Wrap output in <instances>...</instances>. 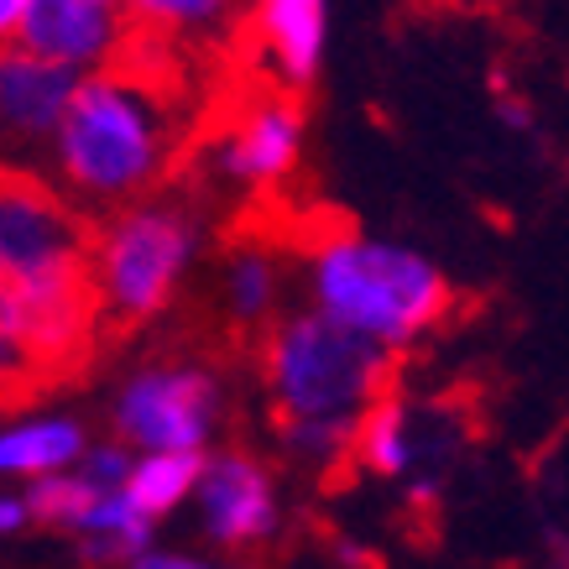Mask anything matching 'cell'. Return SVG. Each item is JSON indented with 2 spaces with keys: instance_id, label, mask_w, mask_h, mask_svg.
<instances>
[{
  "instance_id": "12",
  "label": "cell",
  "mask_w": 569,
  "mask_h": 569,
  "mask_svg": "<svg viewBox=\"0 0 569 569\" xmlns=\"http://www.w3.org/2000/svg\"><path fill=\"white\" fill-rule=\"evenodd\" d=\"M126 11L147 32L173 37L178 48L224 42V37L246 32V17H251V11H241V0H126Z\"/></svg>"
},
{
  "instance_id": "14",
  "label": "cell",
  "mask_w": 569,
  "mask_h": 569,
  "mask_svg": "<svg viewBox=\"0 0 569 569\" xmlns=\"http://www.w3.org/2000/svg\"><path fill=\"white\" fill-rule=\"evenodd\" d=\"M84 460V429L73 418H32V423H11L0 433V470L6 476H48V470H69Z\"/></svg>"
},
{
  "instance_id": "17",
  "label": "cell",
  "mask_w": 569,
  "mask_h": 569,
  "mask_svg": "<svg viewBox=\"0 0 569 569\" xmlns=\"http://www.w3.org/2000/svg\"><path fill=\"white\" fill-rule=\"evenodd\" d=\"M272 298H277V272L267 251L236 246L230 267H224V313L236 325H267L272 319Z\"/></svg>"
},
{
  "instance_id": "21",
  "label": "cell",
  "mask_w": 569,
  "mask_h": 569,
  "mask_svg": "<svg viewBox=\"0 0 569 569\" xmlns=\"http://www.w3.org/2000/svg\"><path fill=\"white\" fill-rule=\"evenodd\" d=\"M137 565H141V569H189L193 559H183V553H157V549H147Z\"/></svg>"
},
{
  "instance_id": "2",
  "label": "cell",
  "mask_w": 569,
  "mask_h": 569,
  "mask_svg": "<svg viewBox=\"0 0 569 569\" xmlns=\"http://www.w3.org/2000/svg\"><path fill=\"white\" fill-rule=\"evenodd\" d=\"M141 48L147 58L126 48L110 69L84 73L48 141L58 189L89 214H116V209L137 204L173 168V42L141 37Z\"/></svg>"
},
{
  "instance_id": "18",
  "label": "cell",
  "mask_w": 569,
  "mask_h": 569,
  "mask_svg": "<svg viewBox=\"0 0 569 569\" xmlns=\"http://www.w3.org/2000/svg\"><path fill=\"white\" fill-rule=\"evenodd\" d=\"M131 470H137V460H131L121 445H100V449H89V455H84V476L94 486H104V491L126 486V481H131Z\"/></svg>"
},
{
  "instance_id": "4",
  "label": "cell",
  "mask_w": 569,
  "mask_h": 569,
  "mask_svg": "<svg viewBox=\"0 0 569 569\" xmlns=\"http://www.w3.org/2000/svg\"><path fill=\"white\" fill-rule=\"evenodd\" d=\"M313 303L381 346H413L455 309L445 272L408 246L329 230L313 241Z\"/></svg>"
},
{
  "instance_id": "8",
  "label": "cell",
  "mask_w": 569,
  "mask_h": 569,
  "mask_svg": "<svg viewBox=\"0 0 569 569\" xmlns=\"http://www.w3.org/2000/svg\"><path fill=\"white\" fill-rule=\"evenodd\" d=\"M131 37L126 0H32V11L6 42L32 48L73 69H110Z\"/></svg>"
},
{
  "instance_id": "10",
  "label": "cell",
  "mask_w": 569,
  "mask_h": 569,
  "mask_svg": "<svg viewBox=\"0 0 569 569\" xmlns=\"http://www.w3.org/2000/svg\"><path fill=\"white\" fill-rule=\"evenodd\" d=\"M79 79H84V69L11 42L6 58H0V116H6V137L17 141V147L52 141Z\"/></svg>"
},
{
  "instance_id": "16",
  "label": "cell",
  "mask_w": 569,
  "mask_h": 569,
  "mask_svg": "<svg viewBox=\"0 0 569 569\" xmlns=\"http://www.w3.org/2000/svg\"><path fill=\"white\" fill-rule=\"evenodd\" d=\"M100 497H104V486H94L84 470H79V476L48 470V476H32V486H27V512H32V522H42V528L84 533V522Z\"/></svg>"
},
{
  "instance_id": "15",
  "label": "cell",
  "mask_w": 569,
  "mask_h": 569,
  "mask_svg": "<svg viewBox=\"0 0 569 569\" xmlns=\"http://www.w3.org/2000/svg\"><path fill=\"white\" fill-rule=\"evenodd\" d=\"M204 466H209L204 449H141V460H137V470H131L126 491L137 497L141 512L168 518L173 507H183V501L199 491Z\"/></svg>"
},
{
  "instance_id": "3",
  "label": "cell",
  "mask_w": 569,
  "mask_h": 569,
  "mask_svg": "<svg viewBox=\"0 0 569 569\" xmlns=\"http://www.w3.org/2000/svg\"><path fill=\"white\" fill-rule=\"evenodd\" d=\"M261 366L277 429L313 466L350 460L361 413L392 392V346L329 319L325 309L277 319L267 329Z\"/></svg>"
},
{
  "instance_id": "5",
  "label": "cell",
  "mask_w": 569,
  "mask_h": 569,
  "mask_svg": "<svg viewBox=\"0 0 569 569\" xmlns=\"http://www.w3.org/2000/svg\"><path fill=\"white\" fill-rule=\"evenodd\" d=\"M193 246L199 224L173 199H137L116 209L94 230V293L104 335L121 340L168 309L178 277L193 261Z\"/></svg>"
},
{
  "instance_id": "22",
  "label": "cell",
  "mask_w": 569,
  "mask_h": 569,
  "mask_svg": "<svg viewBox=\"0 0 569 569\" xmlns=\"http://www.w3.org/2000/svg\"><path fill=\"white\" fill-rule=\"evenodd\" d=\"M433 6H449V11H486V6H497V0H433Z\"/></svg>"
},
{
  "instance_id": "13",
  "label": "cell",
  "mask_w": 569,
  "mask_h": 569,
  "mask_svg": "<svg viewBox=\"0 0 569 569\" xmlns=\"http://www.w3.org/2000/svg\"><path fill=\"white\" fill-rule=\"evenodd\" d=\"M356 466H366L371 476H408L418 460V423L413 408L402 397L381 392L356 423Z\"/></svg>"
},
{
  "instance_id": "1",
  "label": "cell",
  "mask_w": 569,
  "mask_h": 569,
  "mask_svg": "<svg viewBox=\"0 0 569 569\" xmlns=\"http://www.w3.org/2000/svg\"><path fill=\"white\" fill-rule=\"evenodd\" d=\"M94 230L84 204L27 168L0 193V340L11 392L69 377L100 340Z\"/></svg>"
},
{
  "instance_id": "19",
  "label": "cell",
  "mask_w": 569,
  "mask_h": 569,
  "mask_svg": "<svg viewBox=\"0 0 569 569\" xmlns=\"http://www.w3.org/2000/svg\"><path fill=\"white\" fill-rule=\"evenodd\" d=\"M27 522H32V512H27V497H11V501H0V528H6V533H21V528H27Z\"/></svg>"
},
{
  "instance_id": "20",
  "label": "cell",
  "mask_w": 569,
  "mask_h": 569,
  "mask_svg": "<svg viewBox=\"0 0 569 569\" xmlns=\"http://www.w3.org/2000/svg\"><path fill=\"white\" fill-rule=\"evenodd\" d=\"M27 11H32V0H0V32L11 37L27 21Z\"/></svg>"
},
{
  "instance_id": "9",
  "label": "cell",
  "mask_w": 569,
  "mask_h": 569,
  "mask_svg": "<svg viewBox=\"0 0 569 569\" xmlns=\"http://www.w3.org/2000/svg\"><path fill=\"white\" fill-rule=\"evenodd\" d=\"M199 522L220 549H257L277 528V491L272 476L251 455H220L204 466L199 481Z\"/></svg>"
},
{
  "instance_id": "11",
  "label": "cell",
  "mask_w": 569,
  "mask_h": 569,
  "mask_svg": "<svg viewBox=\"0 0 569 569\" xmlns=\"http://www.w3.org/2000/svg\"><path fill=\"white\" fill-rule=\"evenodd\" d=\"M325 0H251L241 37H251V48L277 84L303 94L325 58Z\"/></svg>"
},
{
  "instance_id": "6",
  "label": "cell",
  "mask_w": 569,
  "mask_h": 569,
  "mask_svg": "<svg viewBox=\"0 0 569 569\" xmlns=\"http://www.w3.org/2000/svg\"><path fill=\"white\" fill-rule=\"evenodd\" d=\"M220 418V387L204 366L157 361L116 397V433L141 449H204Z\"/></svg>"
},
{
  "instance_id": "7",
  "label": "cell",
  "mask_w": 569,
  "mask_h": 569,
  "mask_svg": "<svg viewBox=\"0 0 569 569\" xmlns=\"http://www.w3.org/2000/svg\"><path fill=\"white\" fill-rule=\"evenodd\" d=\"M303 147V100L288 84H267L230 116L220 137V173L246 189H277L298 168Z\"/></svg>"
}]
</instances>
